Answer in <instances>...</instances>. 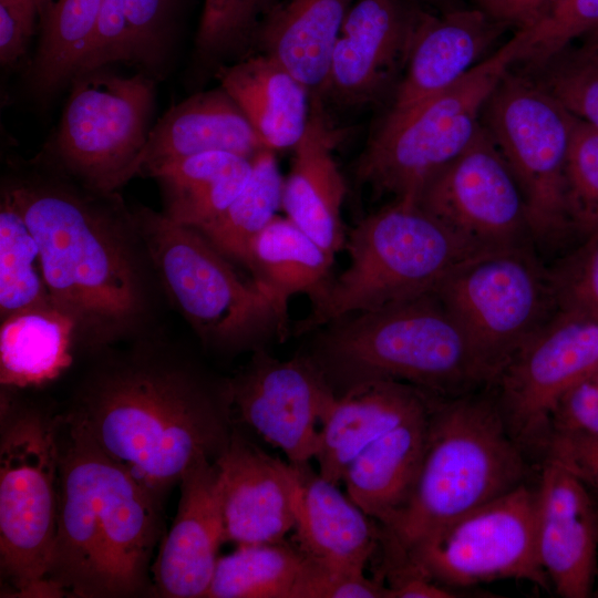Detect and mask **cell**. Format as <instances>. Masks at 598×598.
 <instances>
[{"instance_id": "cell-19", "label": "cell", "mask_w": 598, "mask_h": 598, "mask_svg": "<svg viewBox=\"0 0 598 598\" xmlns=\"http://www.w3.org/2000/svg\"><path fill=\"white\" fill-rule=\"evenodd\" d=\"M177 513L152 567L154 596L206 597L224 542L221 480L216 463L196 455L179 480Z\"/></svg>"}, {"instance_id": "cell-21", "label": "cell", "mask_w": 598, "mask_h": 598, "mask_svg": "<svg viewBox=\"0 0 598 598\" xmlns=\"http://www.w3.org/2000/svg\"><path fill=\"white\" fill-rule=\"evenodd\" d=\"M507 28L478 7L424 8L389 111L413 106L451 87L488 55Z\"/></svg>"}, {"instance_id": "cell-39", "label": "cell", "mask_w": 598, "mask_h": 598, "mask_svg": "<svg viewBox=\"0 0 598 598\" xmlns=\"http://www.w3.org/2000/svg\"><path fill=\"white\" fill-rule=\"evenodd\" d=\"M566 203L574 231L598 227V131L577 118L566 165Z\"/></svg>"}, {"instance_id": "cell-26", "label": "cell", "mask_w": 598, "mask_h": 598, "mask_svg": "<svg viewBox=\"0 0 598 598\" xmlns=\"http://www.w3.org/2000/svg\"><path fill=\"white\" fill-rule=\"evenodd\" d=\"M240 107L265 148H293L306 132L312 94L270 55L254 52L214 74Z\"/></svg>"}, {"instance_id": "cell-24", "label": "cell", "mask_w": 598, "mask_h": 598, "mask_svg": "<svg viewBox=\"0 0 598 598\" xmlns=\"http://www.w3.org/2000/svg\"><path fill=\"white\" fill-rule=\"evenodd\" d=\"M435 394L382 379L338 394L323 421L315 458L319 473L339 485L352 461L373 441L426 408Z\"/></svg>"}, {"instance_id": "cell-3", "label": "cell", "mask_w": 598, "mask_h": 598, "mask_svg": "<svg viewBox=\"0 0 598 598\" xmlns=\"http://www.w3.org/2000/svg\"><path fill=\"white\" fill-rule=\"evenodd\" d=\"M59 450L58 524L47 573L54 597L154 596L152 559L164 536L165 497L64 412Z\"/></svg>"}, {"instance_id": "cell-42", "label": "cell", "mask_w": 598, "mask_h": 598, "mask_svg": "<svg viewBox=\"0 0 598 598\" xmlns=\"http://www.w3.org/2000/svg\"><path fill=\"white\" fill-rule=\"evenodd\" d=\"M547 424L554 432L598 436V369L558 399Z\"/></svg>"}, {"instance_id": "cell-28", "label": "cell", "mask_w": 598, "mask_h": 598, "mask_svg": "<svg viewBox=\"0 0 598 598\" xmlns=\"http://www.w3.org/2000/svg\"><path fill=\"white\" fill-rule=\"evenodd\" d=\"M436 396L426 408L373 441L343 475L347 495L381 527L410 496L422 463Z\"/></svg>"}, {"instance_id": "cell-45", "label": "cell", "mask_w": 598, "mask_h": 598, "mask_svg": "<svg viewBox=\"0 0 598 598\" xmlns=\"http://www.w3.org/2000/svg\"><path fill=\"white\" fill-rule=\"evenodd\" d=\"M546 443L547 457L574 473L598 499V443L582 446L555 432H549Z\"/></svg>"}, {"instance_id": "cell-5", "label": "cell", "mask_w": 598, "mask_h": 598, "mask_svg": "<svg viewBox=\"0 0 598 598\" xmlns=\"http://www.w3.org/2000/svg\"><path fill=\"white\" fill-rule=\"evenodd\" d=\"M525 473L502 409L485 399L437 395L410 496L381 527L393 568L436 530L523 484Z\"/></svg>"}, {"instance_id": "cell-9", "label": "cell", "mask_w": 598, "mask_h": 598, "mask_svg": "<svg viewBox=\"0 0 598 598\" xmlns=\"http://www.w3.org/2000/svg\"><path fill=\"white\" fill-rule=\"evenodd\" d=\"M512 39L445 91L401 111H388L357 166L359 183L378 195L415 202L426 183L454 161L482 127L493 91L524 51Z\"/></svg>"}, {"instance_id": "cell-17", "label": "cell", "mask_w": 598, "mask_h": 598, "mask_svg": "<svg viewBox=\"0 0 598 598\" xmlns=\"http://www.w3.org/2000/svg\"><path fill=\"white\" fill-rule=\"evenodd\" d=\"M598 369V319L556 311L508 360L495 383L519 433L547 424L558 399Z\"/></svg>"}, {"instance_id": "cell-50", "label": "cell", "mask_w": 598, "mask_h": 598, "mask_svg": "<svg viewBox=\"0 0 598 598\" xmlns=\"http://www.w3.org/2000/svg\"><path fill=\"white\" fill-rule=\"evenodd\" d=\"M595 587H597V590L595 592L598 594V570H597V578H596V586Z\"/></svg>"}, {"instance_id": "cell-49", "label": "cell", "mask_w": 598, "mask_h": 598, "mask_svg": "<svg viewBox=\"0 0 598 598\" xmlns=\"http://www.w3.org/2000/svg\"><path fill=\"white\" fill-rule=\"evenodd\" d=\"M588 45L598 49V39L591 40Z\"/></svg>"}, {"instance_id": "cell-29", "label": "cell", "mask_w": 598, "mask_h": 598, "mask_svg": "<svg viewBox=\"0 0 598 598\" xmlns=\"http://www.w3.org/2000/svg\"><path fill=\"white\" fill-rule=\"evenodd\" d=\"M354 0H280L259 29L256 51L280 62L311 94L321 90Z\"/></svg>"}, {"instance_id": "cell-12", "label": "cell", "mask_w": 598, "mask_h": 598, "mask_svg": "<svg viewBox=\"0 0 598 598\" xmlns=\"http://www.w3.org/2000/svg\"><path fill=\"white\" fill-rule=\"evenodd\" d=\"M433 293L499 373L556 312L549 272L528 244L466 259Z\"/></svg>"}, {"instance_id": "cell-51", "label": "cell", "mask_w": 598, "mask_h": 598, "mask_svg": "<svg viewBox=\"0 0 598 598\" xmlns=\"http://www.w3.org/2000/svg\"><path fill=\"white\" fill-rule=\"evenodd\" d=\"M595 39H598V33H597V34H595V37H594V40H595Z\"/></svg>"}, {"instance_id": "cell-44", "label": "cell", "mask_w": 598, "mask_h": 598, "mask_svg": "<svg viewBox=\"0 0 598 598\" xmlns=\"http://www.w3.org/2000/svg\"><path fill=\"white\" fill-rule=\"evenodd\" d=\"M40 0H0V61L9 65L27 52L39 18Z\"/></svg>"}, {"instance_id": "cell-40", "label": "cell", "mask_w": 598, "mask_h": 598, "mask_svg": "<svg viewBox=\"0 0 598 598\" xmlns=\"http://www.w3.org/2000/svg\"><path fill=\"white\" fill-rule=\"evenodd\" d=\"M525 44L518 63L534 69L586 33H598V0H560L540 21L519 30Z\"/></svg>"}, {"instance_id": "cell-18", "label": "cell", "mask_w": 598, "mask_h": 598, "mask_svg": "<svg viewBox=\"0 0 598 598\" xmlns=\"http://www.w3.org/2000/svg\"><path fill=\"white\" fill-rule=\"evenodd\" d=\"M536 546L540 566L558 596H592L598 570V499L574 473L548 457L536 489Z\"/></svg>"}, {"instance_id": "cell-32", "label": "cell", "mask_w": 598, "mask_h": 598, "mask_svg": "<svg viewBox=\"0 0 598 598\" xmlns=\"http://www.w3.org/2000/svg\"><path fill=\"white\" fill-rule=\"evenodd\" d=\"M74 350V324L54 306L16 312L1 320V386L47 384L70 368Z\"/></svg>"}, {"instance_id": "cell-22", "label": "cell", "mask_w": 598, "mask_h": 598, "mask_svg": "<svg viewBox=\"0 0 598 598\" xmlns=\"http://www.w3.org/2000/svg\"><path fill=\"white\" fill-rule=\"evenodd\" d=\"M293 543L312 561L339 573H364L381 544V526L309 463L291 464Z\"/></svg>"}, {"instance_id": "cell-35", "label": "cell", "mask_w": 598, "mask_h": 598, "mask_svg": "<svg viewBox=\"0 0 598 598\" xmlns=\"http://www.w3.org/2000/svg\"><path fill=\"white\" fill-rule=\"evenodd\" d=\"M282 186L274 152L260 151L252 157L243 190L220 216L197 230L227 258L246 267L254 240L281 208Z\"/></svg>"}, {"instance_id": "cell-38", "label": "cell", "mask_w": 598, "mask_h": 598, "mask_svg": "<svg viewBox=\"0 0 598 598\" xmlns=\"http://www.w3.org/2000/svg\"><path fill=\"white\" fill-rule=\"evenodd\" d=\"M525 72L575 117L598 131V49L567 47Z\"/></svg>"}, {"instance_id": "cell-47", "label": "cell", "mask_w": 598, "mask_h": 598, "mask_svg": "<svg viewBox=\"0 0 598 598\" xmlns=\"http://www.w3.org/2000/svg\"><path fill=\"white\" fill-rule=\"evenodd\" d=\"M388 598H450L458 597L447 587L417 574L391 576Z\"/></svg>"}, {"instance_id": "cell-6", "label": "cell", "mask_w": 598, "mask_h": 598, "mask_svg": "<svg viewBox=\"0 0 598 598\" xmlns=\"http://www.w3.org/2000/svg\"><path fill=\"white\" fill-rule=\"evenodd\" d=\"M344 247L349 266L332 279L308 317L295 324L296 334L433 293L454 268L484 252L415 202L404 199L362 218Z\"/></svg>"}, {"instance_id": "cell-34", "label": "cell", "mask_w": 598, "mask_h": 598, "mask_svg": "<svg viewBox=\"0 0 598 598\" xmlns=\"http://www.w3.org/2000/svg\"><path fill=\"white\" fill-rule=\"evenodd\" d=\"M307 563L285 539L237 546L218 558L206 598H297Z\"/></svg>"}, {"instance_id": "cell-23", "label": "cell", "mask_w": 598, "mask_h": 598, "mask_svg": "<svg viewBox=\"0 0 598 598\" xmlns=\"http://www.w3.org/2000/svg\"><path fill=\"white\" fill-rule=\"evenodd\" d=\"M338 137L321 99L312 95L309 123L293 147L281 199L287 218L332 257L347 239L341 221L347 185L333 157Z\"/></svg>"}, {"instance_id": "cell-2", "label": "cell", "mask_w": 598, "mask_h": 598, "mask_svg": "<svg viewBox=\"0 0 598 598\" xmlns=\"http://www.w3.org/2000/svg\"><path fill=\"white\" fill-rule=\"evenodd\" d=\"M90 358L64 413L144 485L165 497L196 455L223 453L235 427L229 379L159 330Z\"/></svg>"}, {"instance_id": "cell-48", "label": "cell", "mask_w": 598, "mask_h": 598, "mask_svg": "<svg viewBox=\"0 0 598 598\" xmlns=\"http://www.w3.org/2000/svg\"><path fill=\"white\" fill-rule=\"evenodd\" d=\"M424 7L432 8L435 12H448L463 7L464 0H415Z\"/></svg>"}, {"instance_id": "cell-7", "label": "cell", "mask_w": 598, "mask_h": 598, "mask_svg": "<svg viewBox=\"0 0 598 598\" xmlns=\"http://www.w3.org/2000/svg\"><path fill=\"white\" fill-rule=\"evenodd\" d=\"M1 386L0 569L12 596L54 597L47 573L59 512L60 412Z\"/></svg>"}, {"instance_id": "cell-25", "label": "cell", "mask_w": 598, "mask_h": 598, "mask_svg": "<svg viewBox=\"0 0 598 598\" xmlns=\"http://www.w3.org/2000/svg\"><path fill=\"white\" fill-rule=\"evenodd\" d=\"M262 150L240 107L219 85L188 96L163 114L150 131L138 175L199 153L221 151L251 158Z\"/></svg>"}, {"instance_id": "cell-10", "label": "cell", "mask_w": 598, "mask_h": 598, "mask_svg": "<svg viewBox=\"0 0 598 598\" xmlns=\"http://www.w3.org/2000/svg\"><path fill=\"white\" fill-rule=\"evenodd\" d=\"M58 128L39 158L80 184L114 193L140 174L155 79L94 70L72 79Z\"/></svg>"}, {"instance_id": "cell-27", "label": "cell", "mask_w": 598, "mask_h": 598, "mask_svg": "<svg viewBox=\"0 0 598 598\" xmlns=\"http://www.w3.org/2000/svg\"><path fill=\"white\" fill-rule=\"evenodd\" d=\"M181 3L182 0H103L73 78L122 62L156 80L173 43Z\"/></svg>"}, {"instance_id": "cell-36", "label": "cell", "mask_w": 598, "mask_h": 598, "mask_svg": "<svg viewBox=\"0 0 598 598\" xmlns=\"http://www.w3.org/2000/svg\"><path fill=\"white\" fill-rule=\"evenodd\" d=\"M54 306L41 265L40 249L23 216L7 194L0 200V319Z\"/></svg>"}, {"instance_id": "cell-20", "label": "cell", "mask_w": 598, "mask_h": 598, "mask_svg": "<svg viewBox=\"0 0 598 598\" xmlns=\"http://www.w3.org/2000/svg\"><path fill=\"white\" fill-rule=\"evenodd\" d=\"M214 462L221 480L224 542L244 546L285 539L296 524L290 463L267 454L236 426Z\"/></svg>"}, {"instance_id": "cell-46", "label": "cell", "mask_w": 598, "mask_h": 598, "mask_svg": "<svg viewBox=\"0 0 598 598\" xmlns=\"http://www.w3.org/2000/svg\"><path fill=\"white\" fill-rule=\"evenodd\" d=\"M560 0H476L477 7L507 29L525 30L540 21ZM515 31V32H516Z\"/></svg>"}, {"instance_id": "cell-43", "label": "cell", "mask_w": 598, "mask_h": 598, "mask_svg": "<svg viewBox=\"0 0 598 598\" xmlns=\"http://www.w3.org/2000/svg\"><path fill=\"white\" fill-rule=\"evenodd\" d=\"M388 586L364 573L332 571L308 557L297 598H388Z\"/></svg>"}, {"instance_id": "cell-15", "label": "cell", "mask_w": 598, "mask_h": 598, "mask_svg": "<svg viewBox=\"0 0 598 598\" xmlns=\"http://www.w3.org/2000/svg\"><path fill=\"white\" fill-rule=\"evenodd\" d=\"M234 411L291 464L317 454L323 421L337 394L310 354L279 360L264 348L229 379Z\"/></svg>"}, {"instance_id": "cell-14", "label": "cell", "mask_w": 598, "mask_h": 598, "mask_svg": "<svg viewBox=\"0 0 598 598\" xmlns=\"http://www.w3.org/2000/svg\"><path fill=\"white\" fill-rule=\"evenodd\" d=\"M415 203L484 251L527 244L532 237L520 187L483 124Z\"/></svg>"}, {"instance_id": "cell-33", "label": "cell", "mask_w": 598, "mask_h": 598, "mask_svg": "<svg viewBox=\"0 0 598 598\" xmlns=\"http://www.w3.org/2000/svg\"><path fill=\"white\" fill-rule=\"evenodd\" d=\"M103 0H40V38L28 70L32 93L50 97L70 83L94 31Z\"/></svg>"}, {"instance_id": "cell-16", "label": "cell", "mask_w": 598, "mask_h": 598, "mask_svg": "<svg viewBox=\"0 0 598 598\" xmlns=\"http://www.w3.org/2000/svg\"><path fill=\"white\" fill-rule=\"evenodd\" d=\"M424 6L415 0H354L336 42L318 95L363 107L394 93Z\"/></svg>"}, {"instance_id": "cell-37", "label": "cell", "mask_w": 598, "mask_h": 598, "mask_svg": "<svg viewBox=\"0 0 598 598\" xmlns=\"http://www.w3.org/2000/svg\"><path fill=\"white\" fill-rule=\"evenodd\" d=\"M280 0H205L194 59L213 74L256 50L262 21Z\"/></svg>"}, {"instance_id": "cell-4", "label": "cell", "mask_w": 598, "mask_h": 598, "mask_svg": "<svg viewBox=\"0 0 598 598\" xmlns=\"http://www.w3.org/2000/svg\"><path fill=\"white\" fill-rule=\"evenodd\" d=\"M321 328L310 355L337 395L382 379L439 396L461 395L499 374L434 293L344 316Z\"/></svg>"}, {"instance_id": "cell-8", "label": "cell", "mask_w": 598, "mask_h": 598, "mask_svg": "<svg viewBox=\"0 0 598 598\" xmlns=\"http://www.w3.org/2000/svg\"><path fill=\"white\" fill-rule=\"evenodd\" d=\"M166 301L207 349L235 353L288 334V323L251 279L199 230L162 212L133 207Z\"/></svg>"}, {"instance_id": "cell-31", "label": "cell", "mask_w": 598, "mask_h": 598, "mask_svg": "<svg viewBox=\"0 0 598 598\" xmlns=\"http://www.w3.org/2000/svg\"><path fill=\"white\" fill-rule=\"evenodd\" d=\"M330 256L289 218L276 216L254 240L246 268L288 323V300L308 295L316 303L330 286Z\"/></svg>"}, {"instance_id": "cell-41", "label": "cell", "mask_w": 598, "mask_h": 598, "mask_svg": "<svg viewBox=\"0 0 598 598\" xmlns=\"http://www.w3.org/2000/svg\"><path fill=\"white\" fill-rule=\"evenodd\" d=\"M554 269L548 270L556 311L598 319V227Z\"/></svg>"}, {"instance_id": "cell-11", "label": "cell", "mask_w": 598, "mask_h": 598, "mask_svg": "<svg viewBox=\"0 0 598 598\" xmlns=\"http://www.w3.org/2000/svg\"><path fill=\"white\" fill-rule=\"evenodd\" d=\"M575 117L526 72L508 70L483 111L482 124L523 193L532 237L555 241L573 230L566 165Z\"/></svg>"}, {"instance_id": "cell-30", "label": "cell", "mask_w": 598, "mask_h": 598, "mask_svg": "<svg viewBox=\"0 0 598 598\" xmlns=\"http://www.w3.org/2000/svg\"><path fill=\"white\" fill-rule=\"evenodd\" d=\"M252 157L212 151L174 159L151 169L163 195V214L202 229L220 216L249 179Z\"/></svg>"}, {"instance_id": "cell-13", "label": "cell", "mask_w": 598, "mask_h": 598, "mask_svg": "<svg viewBox=\"0 0 598 598\" xmlns=\"http://www.w3.org/2000/svg\"><path fill=\"white\" fill-rule=\"evenodd\" d=\"M445 587L520 579L550 588L536 546V491L524 483L457 517L404 556L392 570Z\"/></svg>"}, {"instance_id": "cell-1", "label": "cell", "mask_w": 598, "mask_h": 598, "mask_svg": "<svg viewBox=\"0 0 598 598\" xmlns=\"http://www.w3.org/2000/svg\"><path fill=\"white\" fill-rule=\"evenodd\" d=\"M1 192L35 238L56 309L75 349L94 355L159 330L164 295L133 207L91 189L41 158L4 176Z\"/></svg>"}]
</instances>
